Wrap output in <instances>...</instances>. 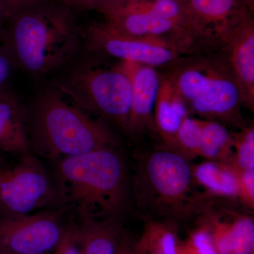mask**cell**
<instances>
[{"label": "cell", "instance_id": "836d02e7", "mask_svg": "<svg viewBox=\"0 0 254 254\" xmlns=\"http://www.w3.org/2000/svg\"><path fill=\"white\" fill-rule=\"evenodd\" d=\"M0 254H11L7 253V252H2V251H0Z\"/></svg>", "mask_w": 254, "mask_h": 254}, {"label": "cell", "instance_id": "d4e9b609", "mask_svg": "<svg viewBox=\"0 0 254 254\" xmlns=\"http://www.w3.org/2000/svg\"><path fill=\"white\" fill-rule=\"evenodd\" d=\"M53 254H81L77 221L70 220L67 222L63 238Z\"/></svg>", "mask_w": 254, "mask_h": 254}, {"label": "cell", "instance_id": "f1b7e54d", "mask_svg": "<svg viewBox=\"0 0 254 254\" xmlns=\"http://www.w3.org/2000/svg\"><path fill=\"white\" fill-rule=\"evenodd\" d=\"M2 1H4L6 8L9 10V14H11L16 10L21 9L25 6L43 2V1H50V0H2Z\"/></svg>", "mask_w": 254, "mask_h": 254}, {"label": "cell", "instance_id": "603a6c76", "mask_svg": "<svg viewBox=\"0 0 254 254\" xmlns=\"http://www.w3.org/2000/svg\"><path fill=\"white\" fill-rule=\"evenodd\" d=\"M205 220L218 254H231V223L223 221L216 215Z\"/></svg>", "mask_w": 254, "mask_h": 254}, {"label": "cell", "instance_id": "cb8c5ba5", "mask_svg": "<svg viewBox=\"0 0 254 254\" xmlns=\"http://www.w3.org/2000/svg\"><path fill=\"white\" fill-rule=\"evenodd\" d=\"M237 177L238 197L244 204L250 208H254V171H247L237 168L229 161Z\"/></svg>", "mask_w": 254, "mask_h": 254}, {"label": "cell", "instance_id": "2e32d148", "mask_svg": "<svg viewBox=\"0 0 254 254\" xmlns=\"http://www.w3.org/2000/svg\"><path fill=\"white\" fill-rule=\"evenodd\" d=\"M81 254H115L124 231L122 222H77Z\"/></svg>", "mask_w": 254, "mask_h": 254}, {"label": "cell", "instance_id": "1f68e13d", "mask_svg": "<svg viewBox=\"0 0 254 254\" xmlns=\"http://www.w3.org/2000/svg\"><path fill=\"white\" fill-rule=\"evenodd\" d=\"M136 245L137 254H147L145 247H144V245H143V243H142L141 241H138Z\"/></svg>", "mask_w": 254, "mask_h": 254}, {"label": "cell", "instance_id": "6da1fadb", "mask_svg": "<svg viewBox=\"0 0 254 254\" xmlns=\"http://www.w3.org/2000/svg\"><path fill=\"white\" fill-rule=\"evenodd\" d=\"M66 210L79 221L123 222L131 205L126 160L105 148L50 161Z\"/></svg>", "mask_w": 254, "mask_h": 254}, {"label": "cell", "instance_id": "30bf717a", "mask_svg": "<svg viewBox=\"0 0 254 254\" xmlns=\"http://www.w3.org/2000/svg\"><path fill=\"white\" fill-rule=\"evenodd\" d=\"M104 16L105 22L119 31L163 42L181 55L210 51L200 38L182 25L137 9L128 4Z\"/></svg>", "mask_w": 254, "mask_h": 254}, {"label": "cell", "instance_id": "44dd1931", "mask_svg": "<svg viewBox=\"0 0 254 254\" xmlns=\"http://www.w3.org/2000/svg\"><path fill=\"white\" fill-rule=\"evenodd\" d=\"M231 254H254V222L241 215L231 222Z\"/></svg>", "mask_w": 254, "mask_h": 254}, {"label": "cell", "instance_id": "83f0119b", "mask_svg": "<svg viewBox=\"0 0 254 254\" xmlns=\"http://www.w3.org/2000/svg\"><path fill=\"white\" fill-rule=\"evenodd\" d=\"M136 245L124 232L115 254H137Z\"/></svg>", "mask_w": 254, "mask_h": 254}, {"label": "cell", "instance_id": "8fae6325", "mask_svg": "<svg viewBox=\"0 0 254 254\" xmlns=\"http://www.w3.org/2000/svg\"><path fill=\"white\" fill-rule=\"evenodd\" d=\"M118 66L131 78V105L127 134L138 137L147 132H156L153 112L161 82L160 71L153 66L127 62H122Z\"/></svg>", "mask_w": 254, "mask_h": 254}, {"label": "cell", "instance_id": "277c9868", "mask_svg": "<svg viewBox=\"0 0 254 254\" xmlns=\"http://www.w3.org/2000/svg\"><path fill=\"white\" fill-rule=\"evenodd\" d=\"M160 72L168 78L190 113L236 128L245 127L242 94L220 50L182 55Z\"/></svg>", "mask_w": 254, "mask_h": 254}, {"label": "cell", "instance_id": "484cf974", "mask_svg": "<svg viewBox=\"0 0 254 254\" xmlns=\"http://www.w3.org/2000/svg\"><path fill=\"white\" fill-rule=\"evenodd\" d=\"M14 64L9 55L0 46V91L7 89Z\"/></svg>", "mask_w": 254, "mask_h": 254}, {"label": "cell", "instance_id": "e0dca14e", "mask_svg": "<svg viewBox=\"0 0 254 254\" xmlns=\"http://www.w3.org/2000/svg\"><path fill=\"white\" fill-rule=\"evenodd\" d=\"M192 177L206 191L224 198H237V177L230 164L227 162L207 160L192 167Z\"/></svg>", "mask_w": 254, "mask_h": 254}, {"label": "cell", "instance_id": "52a82bcc", "mask_svg": "<svg viewBox=\"0 0 254 254\" xmlns=\"http://www.w3.org/2000/svg\"><path fill=\"white\" fill-rule=\"evenodd\" d=\"M58 208H65L63 195L53 174L36 155H23L14 165L0 168V217Z\"/></svg>", "mask_w": 254, "mask_h": 254}, {"label": "cell", "instance_id": "7c38bea8", "mask_svg": "<svg viewBox=\"0 0 254 254\" xmlns=\"http://www.w3.org/2000/svg\"><path fill=\"white\" fill-rule=\"evenodd\" d=\"M218 50L228 62L242 94L243 105L254 110V22L252 15L222 38Z\"/></svg>", "mask_w": 254, "mask_h": 254}, {"label": "cell", "instance_id": "4316f807", "mask_svg": "<svg viewBox=\"0 0 254 254\" xmlns=\"http://www.w3.org/2000/svg\"><path fill=\"white\" fill-rule=\"evenodd\" d=\"M130 0H91V9H95L103 16L120 9Z\"/></svg>", "mask_w": 254, "mask_h": 254}, {"label": "cell", "instance_id": "5b68a950", "mask_svg": "<svg viewBox=\"0 0 254 254\" xmlns=\"http://www.w3.org/2000/svg\"><path fill=\"white\" fill-rule=\"evenodd\" d=\"M192 166L177 150H155L138 158L134 199L143 216L166 220L188 217L193 209L190 197Z\"/></svg>", "mask_w": 254, "mask_h": 254}, {"label": "cell", "instance_id": "8992f818", "mask_svg": "<svg viewBox=\"0 0 254 254\" xmlns=\"http://www.w3.org/2000/svg\"><path fill=\"white\" fill-rule=\"evenodd\" d=\"M58 88L81 109L127 133L131 78L118 66L74 68L62 78Z\"/></svg>", "mask_w": 254, "mask_h": 254}, {"label": "cell", "instance_id": "4fadbf2b", "mask_svg": "<svg viewBox=\"0 0 254 254\" xmlns=\"http://www.w3.org/2000/svg\"><path fill=\"white\" fill-rule=\"evenodd\" d=\"M185 4L200 34L218 50L225 34L252 15L245 0H185Z\"/></svg>", "mask_w": 254, "mask_h": 254}, {"label": "cell", "instance_id": "e575fe53", "mask_svg": "<svg viewBox=\"0 0 254 254\" xmlns=\"http://www.w3.org/2000/svg\"><path fill=\"white\" fill-rule=\"evenodd\" d=\"M168 1H185V0H168Z\"/></svg>", "mask_w": 254, "mask_h": 254}, {"label": "cell", "instance_id": "ffe728a7", "mask_svg": "<svg viewBox=\"0 0 254 254\" xmlns=\"http://www.w3.org/2000/svg\"><path fill=\"white\" fill-rule=\"evenodd\" d=\"M241 129L233 133L235 153L230 162L240 170L254 171V125Z\"/></svg>", "mask_w": 254, "mask_h": 254}, {"label": "cell", "instance_id": "f546056e", "mask_svg": "<svg viewBox=\"0 0 254 254\" xmlns=\"http://www.w3.org/2000/svg\"><path fill=\"white\" fill-rule=\"evenodd\" d=\"M71 9L92 10L91 0H60Z\"/></svg>", "mask_w": 254, "mask_h": 254}, {"label": "cell", "instance_id": "9c48e42d", "mask_svg": "<svg viewBox=\"0 0 254 254\" xmlns=\"http://www.w3.org/2000/svg\"><path fill=\"white\" fill-rule=\"evenodd\" d=\"M81 33L90 49L122 62L158 68L182 56L163 42L125 34L107 22L90 23Z\"/></svg>", "mask_w": 254, "mask_h": 254}, {"label": "cell", "instance_id": "ba28073f", "mask_svg": "<svg viewBox=\"0 0 254 254\" xmlns=\"http://www.w3.org/2000/svg\"><path fill=\"white\" fill-rule=\"evenodd\" d=\"M66 208L0 217V251L11 254H53L67 222Z\"/></svg>", "mask_w": 254, "mask_h": 254}, {"label": "cell", "instance_id": "3957f363", "mask_svg": "<svg viewBox=\"0 0 254 254\" xmlns=\"http://www.w3.org/2000/svg\"><path fill=\"white\" fill-rule=\"evenodd\" d=\"M26 115L31 153L38 158L53 161L118 147L109 125L68 102L59 90L41 92Z\"/></svg>", "mask_w": 254, "mask_h": 254}, {"label": "cell", "instance_id": "4dcf8cb0", "mask_svg": "<svg viewBox=\"0 0 254 254\" xmlns=\"http://www.w3.org/2000/svg\"><path fill=\"white\" fill-rule=\"evenodd\" d=\"M9 10L6 8L4 1L2 0H0V34H1L3 22L6 19V16H9Z\"/></svg>", "mask_w": 254, "mask_h": 254}, {"label": "cell", "instance_id": "d6a6232c", "mask_svg": "<svg viewBox=\"0 0 254 254\" xmlns=\"http://www.w3.org/2000/svg\"><path fill=\"white\" fill-rule=\"evenodd\" d=\"M5 165H6V160H4V158L0 156V168H2Z\"/></svg>", "mask_w": 254, "mask_h": 254}, {"label": "cell", "instance_id": "7402d4cb", "mask_svg": "<svg viewBox=\"0 0 254 254\" xmlns=\"http://www.w3.org/2000/svg\"><path fill=\"white\" fill-rule=\"evenodd\" d=\"M178 252L180 254H218L205 222L190 232L183 242H180Z\"/></svg>", "mask_w": 254, "mask_h": 254}, {"label": "cell", "instance_id": "7a4b0ae2", "mask_svg": "<svg viewBox=\"0 0 254 254\" xmlns=\"http://www.w3.org/2000/svg\"><path fill=\"white\" fill-rule=\"evenodd\" d=\"M72 9L58 0H50L11 13L0 38L14 66L41 76L69 61L82 39Z\"/></svg>", "mask_w": 254, "mask_h": 254}, {"label": "cell", "instance_id": "9a60e30c", "mask_svg": "<svg viewBox=\"0 0 254 254\" xmlns=\"http://www.w3.org/2000/svg\"><path fill=\"white\" fill-rule=\"evenodd\" d=\"M190 114L186 103L172 82L161 74L153 118L156 133L168 148L175 150L177 133Z\"/></svg>", "mask_w": 254, "mask_h": 254}, {"label": "cell", "instance_id": "d6986e66", "mask_svg": "<svg viewBox=\"0 0 254 254\" xmlns=\"http://www.w3.org/2000/svg\"><path fill=\"white\" fill-rule=\"evenodd\" d=\"M147 254H180V241L173 223L150 222L141 240Z\"/></svg>", "mask_w": 254, "mask_h": 254}, {"label": "cell", "instance_id": "5bb4252c", "mask_svg": "<svg viewBox=\"0 0 254 254\" xmlns=\"http://www.w3.org/2000/svg\"><path fill=\"white\" fill-rule=\"evenodd\" d=\"M0 151L18 157L31 153L26 108L7 89L0 91Z\"/></svg>", "mask_w": 254, "mask_h": 254}, {"label": "cell", "instance_id": "ac0fdd59", "mask_svg": "<svg viewBox=\"0 0 254 254\" xmlns=\"http://www.w3.org/2000/svg\"><path fill=\"white\" fill-rule=\"evenodd\" d=\"M198 156L213 161H230L233 157V133L225 125L213 120L200 119Z\"/></svg>", "mask_w": 254, "mask_h": 254}]
</instances>
